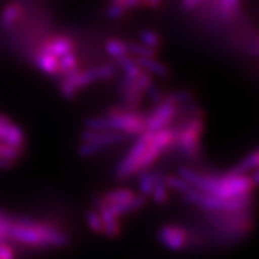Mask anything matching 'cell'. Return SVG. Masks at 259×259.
Instances as JSON below:
<instances>
[{
	"instance_id": "obj_3",
	"label": "cell",
	"mask_w": 259,
	"mask_h": 259,
	"mask_svg": "<svg viewBox=\"0 0 259 259\" xmlns=\"http://www.w3.org/2000/svg\"><path fill=\"white\" fill-rule=\"evenodd\" d=\"M151 131H144L140 137H138L137 143L134 144L133 148L128 151V154L119 163V165L115 169V178L118 180H124L135 174V167H137L138 161L147 150V147L150 144L151 138H152Z\"/></svg>"
},
{
	"instance_id": "obj_1",
	"label": "cell",
	"mask_w": 259,
	"mask_h": 259,
	"mask_svg": "<svg viewBox=\"0 0 259 259\" xmlns=\"http://www.w3.org/2000/svg\"><path fill=\"white\" fill-rule=\"evenodd\" d=\"M8 237L16 242L33 247H62L69 243V237L62 230L45 222L28 219L12 220Z\"/></svg>"
},
{
	"instance_id": "obj_13",
	"label": "cell",
	"mask_w": 259,
	"mask_h": 259,
	"mask_svg": "<svg viewBox=\"0 0 259 259\" xmlns=\"http://www.w3.org/2000/svg\"><path fill=\"white\" fill-rule=\"evenodd\" d=\"M2 142H4V143L8 144V146L15 147V148L23 150L25 144L24 133H23V130L17 126V124L11 123L10 127H8L7 130V133H6L4 138L2 139Z\"/></svg>"
},
{
	"instance_id": "obj_11",
	"label": "cell",
	"mask_w": 259,
	"mask_h": 259,
	"mask_svg": "<svg viewBox=\"0 0 259 259\" xmlns=\"http://www.w3.org/2000/svg\"><path fill=\"white\" fill-rule=\"evenodd\" d=\"M134 61L148 73L156 74L159 77H167V75H169V68L161 64V62L154 60L152 57H135Z\"/></svg>"
},
{
	"instance_id": "obj_39",
	"label": "cell",
	"mask_w": 259,
	"mask_h": 259,
	"mask_svg": "<svg viewBox=\"0 0 259 259\" xmlns=\"http://www.w3.org/2000/svg\"><path fill=\"white\" fill-rule=\"evenodd\" d=\"M15 165V161L6 160V159H0V169H7V168H12Z\"/></svg>"
},
{
	"instance_id": "obj_38",
	"label": "cell",
	"mask_w": 259,
	"mask_h": 259,
	"mask_svg": "<svg viewBox=\"0 0 259 259\" xmlns=\"http://www.w3.org/2000/svg\"><path fill=\"white\" fill-rule=\"evenodd\" d=\"M202 0H181V6L184 10H193L197 4L201 3Z\"/></svg>"
},
{
	"instance_id": "obj_2",
	"label": "cell",
	"mask_w": 259,
	"mask_h": 259,
	"mask_svg": "<svg viewBox=\"0 0 259 259\" xmlns=\"http://www.w3.org/2000/svg\"><path fill=\"white\" fill-rule=\"evenodd\" d=\"M176 139L174 147L179 148L188 157H196L200 154V138L204 131V119L202 116H194L183 126L175 127ZM172 147V148H174Z\"/></svg>"
},
{
	"instance_id": "obj_30",
	"label": "cell",
	"mask_w": 259,
	"mask_h": 259,
	"mask_svg": "<svg viewBox=\"0 0 259 259\" xmlns=\"http://www.w3.org/2000/svg\"><path fill=\"white\" fill-rule=\"evenodd\" d=\"M164 99H167L169 102L175 103V105H184V103H189L192 101V94L189 92H175L169 93L167 97H163Z\"/></svg>"
},
{
	"instance_id": "obj_5",
	"label": "cell",
	"mask_w": 259,
	"mask_h": 259,
	"mask_svg": "<svg viewBox=\"0 0 259 259\" xmlns=\"http://www.w3.org/2000/svg\"><path fill=\"white\" fill-rule=\"evenodd\" d=\"M176 111H178V106L163 98V101L157 103L151 113L146 114V131L156 133L159 130L169 126L176 115Z\"/></svg>"
},
{
	"instance_id": "obj_8",
	"label": "cell",
	"mask_w": 259,
	"mask_h": 259,
	"mask_svg": "<svg viewBox=\"0 0 259 259\" xmlns=\"http://www.w3.org/2000/svg\"><path fill=\"white\" fill-rule=\"evenodd\" d=\"M98 210L103 225L102 234H105L107 238H115V237H118L120 233V225L119 222H118V217L114 215L113 213L107 209V206L105 205L103 200L101 201V204H99Z\"/></svg>"
},
{
	"instance_id": "obj_15",
	"label": "cell",
	"mask_w": 259,
	"mask_h": 259,
	"mask_svg": "<svg viewBox=\"0 0 259 259\" xmlns=\"http://www.w3.org/2000/svg\"><path fill=\"white\" fill-rule=\"evenodd\" d=\"M21 14V8L19 4L16 3H10L8 6H6L0 15V25L3 28H12L14 24L16 23V20L19 19Z\"/></svg>"
},
{
	"instance_id": "obj_26",
	"label": "cell",
	"mask_w": 259,
	"mask_h": 259,
	"mask_svg": "<svg viewBox=\"0 0 259 259\" xmlns=\"http://www.w3.org/2000/svg\"><path fill=\"white\" fill-rule=\"evenodd\" d=\"M85 126L88 130H98L105 131L110 130V123L107 116H98V118H89L85 120Z\"/></svg>"
},
{
	"instance_id": "obj_4",
	"label": "cell",
	"mask_w": 259,
	"mask_h": 259,
	"mask_svg": "<svg viewBox=\"0 0 259 259\" xmlns=\"http://www.w3.org/2000/svg\"><path fill=\"white\" fill-rule=\"evenodd\" d=\"M255 188V184L252 183L251 178L247 175L242 176H235V178H229L226 175L221 176L219 188L215 189L213 196H217L220 198H230L235 196H242V194H249Z\"/></svg>"
},
{
	"instance_id": "obj_36",
	"label": "cell",
	"mask_w": 259,
	"mask_h": 259,
	"mask_svg": "<svg viewBox=\"0 0 259 259\" xmlns=\"http://www.w3.org/2000/svg\"><path fill=\"white\" fill-rule=\"evenodd\" d=\"M0 259H15V250L4 241L0 242Z\"/></svg>"
},
{
	"instance_id": "obj_17",
	"label": "cell",
	"mask_w": 259,
	"mask_h": 259,
	"mask_svg": "<svg viewBox=\"0 0 259 259\" xmlns=\"http://www.w3.org/2000/svg\"><path fill=\"white\" fill-rule=\"evenodd\" d=\"M135 194L130 189H115V191H110L102 197L105 202H123L127 201L130 198H133Z\"/></svg>"
},
{
	"instance_id": "obj_18",
	"label": "cell",
	"mask_w": 259,
	"mask_h": 259,
	"mask_svg": "<svg viewBox=\"0 0 259 259\" xmlns=\"http://www.w3.org/2000/svg\"><path fill=\"white\" fill-rule=\"evenodd\" d=\"M138 183H139V189L142 194L144 196H150L152 189H154V178H152V172L148 170H140L139 178H138Z\"/></svg>"
},
{
	"instance_id": "obj_27",
	"label": "cell",
	"mask_w": 259,
	"mask_h": 259,
	"mask_svg": "<svg viewBox=\"0 0 259 259\" xmlns=\"http://www.w3.org/2000/svg\"><path fill=\"white\" fill-rule=\"evenodd\" d=\"M77 65V58L73 55L72 52L70 53H66V55L61 56L60 60H58V68H60V73H68L70 72L72 69L75 68Z\"/></svg>"
},
{
	"instance_id": "obj_19",
	"label": "cell",
	"mask_w": 259,
	"mask_h": 259,
	"mask_svg": "<svg viewBox=\"0 0 259 259\" xmlns=\"http://www.w3.org/2000/svg\"><path fill=\"white\" fill-rule=\"evenodd\" d=\"M127 52L128 53H133L137 57H152L157 55V51L154 48H150V47H146V45L137 44V42H130L126 44Z\"/></svg>"
},
{
	"instance_id": "obj_35",
	"label": "cell",
	"mask_w": 259,
	"mask_h": 259,
	"mask_svg": "<svg viewBox=\"0 0 259 259\" xmlns=\"http://www.w3.org/2000/svg\"><path fill=\"white\" fill-rule=\"evenodd\" d=\"M135 83H137L140 89L144 92V90H146L147 88H148V86L152 83V77H151V73L143 72V70H142V72H140V74L138 75L137 78H135Z\"/></svg>"
},
{
	"instance_id": "obj_37",
	"label": "cell",
	"mask_w": 259,
	"mask_h": 259,
	"mask_svg": "<svg viewBox=\"0 0 259 259\" xmlns=\"http://www.w3.org/2000/svg\"><path fill=\"white\" fill-rule=\"evenodd\" d=\"M124 10H133L135 7H147V0H123Z\"/></svg>"
},
{
	"instance_id": "obj_24",
	"label": "cell",
	"mask_w": 259,
	"mask_h": 259,
	"mask_svg": "<svg viewBox=\"0 0 259 259\" xmlns=\"http://www.w3.org/2000/svg\"><path fill=\"white\" fill-rule=\"evenodd\" d=\"M239 0H220V11L222 17L228 20L237 12Z\"/></svg>"
},
{
	"instance_id": "obj_23",
	"label": "cell",
	"mask_w": 259,
	"mask_h": 259,
	"mask_svg": "<svg viewBox=\"0 0 259 259\" xmlns=\"http://www.w3.org/2000/svg\"><path fill=\"white\" fill-rule=\"evenodd\" d=\"M96 81H98V75H97V70L94 68L90 69V70H86V72L79 73L78 77L75 78L74 83L78 89H81V88H85V86L90 85V83Z\"/></svg>"
},
{
	"instance_id": "obj_12",
	"label": "cell",
	"mask_w": 259,
	"mask_h": 259,
	"mask_svg": "<svg viewBox=\"0 0 259 259\" xmlns=\"http://www.w3.org/2000/svg\"><path fill=\"white\" fill-rule=\"evenodd\" d=\"M258 160H259V152L258 151H254L252 154H250L249 156L245 157L241 163L237 165V167L233 168L232 170H229L228 174H225L229 178H235V176H242V175H247L249 170L255 169L258 167Z\"/></svg>"
},
{
	"instance_id": "obj_40",
	"label": "cell",
	"mask_w": 259,
	"mask_h": 259,
	"mask_svg": "<svg viewBox=\"0 0 259 259\" xmlns=\"http://www.w3.org/2000/svg\"><path fill=\"white\" fill-rule=\"evenodd\" d=\"M161 4V0H147V7L159 8Z\"/></svg>"
},
{
	"instance_id": "obj_41",
	"label": "cell",
	"mask_w": 259,
	"mask_h": 259,
	"mask_svg": "<svg viewBox=\"0 0 259 259\" xmlns=\"http://www.w3.org/2000/svg\"><path fill=\"white\" fill-rule=\"evenodd\" d=\"M111 3H123V0H111Z\"/></svg>"
},
{
	"instance_id": "obj_32",
	"label": "cell",
	"mask_w": 259,
	"mask_h": 259,
	"mask_svg": "<svg viewBox=\"0 0 259 259\" xmlns=\"http://www.w3.org/2000/svg\"><path fill=\"white\" fill-rule=\"evenodd\" d=\"M96 70H97V75H98V79H109L115 75L116 66L115 65L107 64V65H102V66H98V68H96Z\"/></svg>"
},
{
	"instance_id": "obj_21",
	"label": "cell",
	"mask_w": 259,
	"mask_h": 259,
	"mask_svg": "<svg viewBox=\"0 0 259 259\" xmlns=\"http://www.w3.org/2000/svg\"><path fill=\"white\" fill-rule=\"evenodd\" d=\"M21 155H23V150H19L12 146H8L4 142H0V159L16 161L17 159H20Z\"/></svg>"
},
{
	"instance_id": "obj_34",
	"label": "cell",
	"mask_w": 259,
	"mask_h": 259,
	"mask_svg": "<svg viewBox=\"0 0 259 259\" xmlns=\"http://www.w3.org/2000/svg\"><path fill=\"white\" fill-rule=\"evenodd\" d=\"M144 92H147V96H148V98H150L151 102L155 103V105H157V103H160L161 101H163V94H161L160 90L157 89L154 83H151V85L148 86L146 90H144Z\"/></svg>"
},
{
	"instance_id": "obj_22",
	"label": "cell",
	"mask_w": 259,
	"mask_h": 259,
	"mask_svg": "<svg viewBox=\"0 0 259 259\" xmlns=\"http://www.w3.org/2000/svg\"><path fill=\"white\" fill-rule=\"evenodd\" d=\"M85 219H86V222H88V225H89V228L92 232H94L96 234H102L103 225H102V220H101V215H99V213H97V211H94V210L86 211Z\"/></svg>"
},
{
	"instance_id": "obj_10",
	"label": "cell",
	"mask_w": 259,
	"mask_h": 259,
	"mask_svg": "<svg viewBox=\"0 0 259 259\" xmlns=\"http://www.w3.org/2000/svg\"><path fill=\"white\" fill-rule=\"evenodd\" d=\"M152 178H154V189L150 194L151 198L156 204H164L169 197L168 187L165 185V176L160 172H152Z\"/></svg>"
},
{
	"instance_id": "obj_7",
	"label": "cell",
	"mask_w": 259,
	"mask_h": 259,
	"mask_svg": "<svg viewBox=\"0 0 259 259\" xmlns=\"http://www.w3.org/2000/svg\"><path fill=\"white\" fill-rule=\"evenodd\" d=\"M81 139L83 142H90V143H96L99 146L109 147L113 144H119L124 142L126 137L119 131H98V130H86L81 135Z\"/></svg>"
},
{
	"instance_id": "obj_9",
	"label": "cell",
	"mask_w": 259,
	"mask_h": 259,
	"mask_svg": "<svg viewBox=\"0 0 259 259\" xmlns=\"http://www.w3.org/2000/svg\"><path fill=\"white\" fill-rule=\"evenodd\" d=\"M74 48L72 40L68 37H56L52 40L45 41L44 44L41 45V52H47L49 55L55 56V57L60 58L61 56L70 53Z\"/></svg>"
},
{
	"instance_id": "obj_29",
	"label": "cell",
	"mask_w": 259,
	"mask_h": 259,
	"mask_svg": "<svg viewBox=\"0 0 259 259\" xmlns=\"http://www.w3.org/2000/svg\"><path fill=\"white\" fill-rule=\"evenodd\" d=\"M103 148H105V147L99 146V144L90 143V142H83V144L78 148V155L79 157L86 159V157H90L93 156V155L98 154L99 151H102Z\"/></svg>"
},
{
	"instance_id": "obj_14",
	"label": "cell",
	"mask_w": 259,
	"mask_h": 259,
	"mask_svg": "<svg viewBox=\"0 0 259 259\" xmlns=\"http://www.w3.org/2000/svg\"><path fill=\"white\" fill-rule=\"evenodd\" d=\"M36 65H37L40 70H42L44 73H48V74L60 73L57 57L49 55L47 52H38L37 57H36Z\"/></svg>"
},
{
	"instance_id": "obj_16",
	"label": "cell",
	"mask_w": 259,
	"mask_h": 259,
	"mask_svg": "<svg viewBox=\"0 0 259 259\" xmlns=\"http://www.w3.org/2000/svg\"><path fill=\"white\" fill-rule=\"evenodd\" d=\"M116 64L124 70L126 75L131 77L133 79L137 78L138 75L140 74V72H142V68H140L139 65L134 61L133 58L127 57V55L122 56V57H116Z\"/></svg>"
},
{
	"instance_id": "obj_6",
	"label": "cell",
	"mask_w": 259,
	"mask_h": 259,
	"mask_svg": "<svg viewBox=\"0 0 259 259\" xmlns=\"http://www.w3.org/2000/svg\"><path fill=\"white\" fill-rule=\"evenodd\" d=\"M157 239L167 249L172 251H180L188 242V233L184 228L178 225H164L157 233Z\"/></svg>"
},
{
	"instance_id": "obj_20",
	"label": "cell",
	"mask_w": 259,
	"mask_h": 259,
	"mask_svg": "<svg viewBox=\"0 0 259 259\" xmlns=\"http://www.w3.org/2000/svg\"><path fill=\"white\" fill-rule=\"evenodd\" d=\"M106 52L111 55L113 57H122V56H126L128 52H127L126 42L119 40H109L105 45Z\"/></svg>"
},
{
	"instance_id": "obj_31",
	"label": "cell",
	"mask_w": 259,
	"mask_h": 259,
	"mask_svg": "<svg viewBox=\"0 0 259 259\" xmlns=\"http://www.w3.org/2000/svg\"><path fill=\"white\" fill-rule=\"evenodd\" d=\"M60 90H61V94L64 96V98L73 99L75 97V94H77V90H78V88L75 86V83L73 81L64 79V81L61 82Z\"/></svg>"
},
{
	"instance_id": "obj_25",
	"label": "cell",
	"mask_w": 259,
	"mask_h": 259,
	"mask_svg": "<svg viewBox=\"0 0 259 259\" xmlns=\"http://www.w3.org/2000/svg\"><path fill=\"white\" fill-rule=\"evenodd\" d=\"M165 185L170 189H175V191L180 192V193H184L185 191H188L192 185H189L184 179L178 178V176H167L165 178Z\"/></svg>"
},
{
	"instance_id": "obj_33",
	"label": "cell",
	"mask_w": 259,
	"mask_h": 259,
	"mask_svg": "<svg viewBox=\"0 0 259 259\" xmlns=\"http://www.w3.org/2000/svg\"><path fill=\"white\" fill-rule=\"evenodd\" d=\"M126 12L122 3H111L106 10V16L110 19H118V17L123 16Z\"/></svg>"
},
{
	"instance_id": "obj_28",
	"label": "cell",
	"mask_w": 259,
	"mask_h": 259,
	"mask_svg": "<svg viewBox=\"0 0 259 259\" xmlns=\"http://www.w3.org/2000/svg\"><path fill=\"white\" fill-rule=\"evenodd\" d=\"M140 40L143 41V44L150 48H159L161 44V38L157 33L152 31H143L140 33Z\"/></svg>"
}]
</instances>
